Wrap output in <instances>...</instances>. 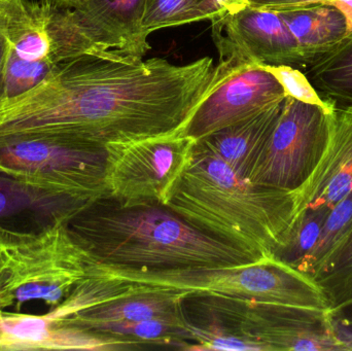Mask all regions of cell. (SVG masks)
<instances>
[{"mask_svg":"<svg viewBox=\"0 0 352 351\" xmlns=\"http://www.w3.org/2000/svg\"><path fill=\"white\" fill-rule=\"evenodd\" d=\"M237 64L86 54L58 62L30 90L1 99L0 127L10 137L96 148L184 133L200 103Z\"/></svg>","mask_w":352,"mask_h":351,"instance_id":"cell-1","label":"cell"},{"mask_svg":"<svg viewBox=\"0 0 352 351\" xmlns=\"http://www.w3.org/2000/svg\"><path fill=\"white\" fill-rule=\"evenodd\" d=\"M70 235L89 261L134 269L228 267L263 261L213 238L160 204L104 198L72 218Z\"/></svg>","mask_w":352,"mask_h":351,"instance_id":"cell-2","label":"cell"},{"mask_svg":"<svg viewBox=\"0 0 352 351\" xmlns=\"http://www.w3.org/2000/svg\"><path fill=\"white\" fill-rule=\"evenodd\" d=\"M165 206L201 232L261 260L276 258L297 220L295 192L252 183L196 146Z\"/></svg>","mask_w":352,"mask_h":351,"instance_id":"cell-3","label":"cell"},{"mask_svg":"<svg viewBox=\"0 0 352 351\" xmlns=\"http://www.w3.org/2000/svg\"><path fill=\"white\" fill-rule=\"evenodd\" d=\"M94 306L123 295L166 292L192 297H228L328 313L330 304L318 282L276 259L248 265L182 269H134L88 262L82 284Z\"/></svg>","mask_w":352,"mask_h":351,"instance_id":"cell-4","label":"cell"},{"mask_svg":"<svg viewBox=\"0 0 352 351\" xmlns=\"http://www.w3.org/2000/svg\"><path fill=\"white\" fill-rule=\"evenodd\" d=\"M201 308L258 351H349L328 313L228 297H192Z\"/></svg>","mask_w":352,"mask_h":351,"instance_id":"cell-5","label":"cell"},{"mask_svg":"<svg viewBox=\"0 0 352 351\" xmlns=\"http://www.w3.org/2000/svg\"><path fill=\"white\" fill-rule=\"evenodd\" d=\"M144 10L146 0H85L76 8H51L54 63L109 51L144 58L151 49Z\"/></svg>","mask_w":352,"mask_h":351,"instance_id":"cell-6","label":"cell"},{"mask_svg":"<svg viewBox=\"0 0 352 351\" xmlns=\"http://www.w3.org/2000/svg\"><path fill=\"white\" fill-rule=\"evenodd\" d=\"M196 141L176 133L107 146L109 198L123 205L165 206L192 160Z\"/></svg>","mask_w":352,"mask_h":351,"instance_id":"cell-7","label":"cell"},{"mask_svg":"<svg viewBox=\"0 0 352 351\" xmlns=\"http://www.w3.org/2000/svg\"><path fill=\"white\" fill-rule=\"evenodd\" d=\"M333 111L285 97L280 115L250 181L297 191L309 179L326 150Z\"/></svg>","mask_w":352,"mask_h":351,"instance_id":"cell-8","label":"cell"},{"mask_svg":"<svg viewBox=\"0 0 352 351\" xmlns=\"http://www.w3.org/2000/svg\"><path fill=\"white\" fill-rule=\"evenodd\" d=\"M219 60L287 65L303 71L297 41L278 12L246 6L211 22Z\"/></svg>","mask_w":352,"mask_h":351,"instance_id":"cell-9","label":"cell"},{"mask_svg":"<svg viewBox=\"0 0 352 351\" xmlns=\"http://www.w3.org/2000/svg\"><path fill=\"white\" fill-rule=\"evenodd\" d=\"M283 87L261 64L238 63L200 103L184 134L199 140L285 100Z\"/></svg>","mask_w":352,"mask_h":351,"instance_id":"cell-10","label":"cell"},{"mask_svg":"<svg viewBox=\"0 0 352 351\" xmlns=\"http://www.w3.org/2000/svg\"><path fill=\"white\" fill-rule=\"evenodd\" d=\"M352 191V104L334 106L326 150L309 179L295 192L297 216L331 210Z\"/></svg>","mask_w":352,"mask_h":351,"instance_id":"cell-11","label":"cell"},{"mask_svg":"<svg viewBox=\"0 0 352 351\" xmlns=\"http://www.w3.org/2000/svg\"><path fill=\"white\" fill-rule=\"evenodd\" d=\"M129 350L123 342L55 321L51 315H0V350Z\"/></svg>","mask_w":352,"mask_h":351,"instance_id":"cell-12","label":"cell"},{"mask_svg":"<svg viewBox=\"0 0 352 351\" xmlns=\"http://www.w3.org/2000/svg\"><path fill=\"white\" fill-rule=\"evenodd\" d=\"M283 101L197 140L195 146L223 161L239 177L250 181L280 115Z\"/></svg>","mask_w":352,"mask_h":351,"instance_id":"cell-13","label":"cell"},{"mask_svg":"<svg viewBox=\"0 0 352 351\" xmlns=\"http://www.w3.org/2000/svg\"><path fill=\"white\" fill-rule=\"evenodd\" d=\"M184 299L179 295L166 292L134 293L82 309L56 321L93 333L99 328L113 324L153 319H184Z\"/></svg>","mask_w":352,"mask_h":351,"instance_id":"cell-14","label":"cell"},{"mask_svg":"<svg viewBox=\"0 0 352 351\" xmlns=\"http://www.w3.org/2000/svg\"><path fill=\"white\" fill-rule=\"evenodd\" d=\"M278 12L297 41L305 67L352 32L346 14L332 4L314 3Z\"/></svg>","mask_w":352,"mask_h":351,"instance_id":"cell-15","label":"cell"},{"mask_svg":"<svg viewBox=\"0 0 352 351\" xmlns=\"http://www.w3.org/2000/svg\"><path fill=\"white\" fill-rule=\"evenodd\" d=\"M303 73L329 104H352V32L334 49L308 64Z\"/></svg>","mask_w":352,"mask_h":351,"instance_id":"cell-16","label":"cell"},{"mask_svg":"<svg viewBox=\"0 0 352 351\" xmlns=\"http://www.w3.org/2000/svg\"><path fill=\"white\" fill-rule=\"evenodd\" d=\"M312 278L328 299L329 315L352 305V224Z\"/></svg>","mask_w":352,"mask_h":351,"instance_id":"cell-17","label":"cell"},{"mask_svg":"<svg viewBox=\"0 0 352 351\" xmlns=\"http://www.w3.org/2000/svg\"><path fill=\"white\" fill-rule=\"evenodd\" d=\"M205 20H211L210 0H146L144 29L148 35Z\"/></svg>","mask_w":352,"mask_h":351,"instance_id":"cell-18","label":"cell"},{"mask_svg":"<svg viewBox=\"0 0 352 351\" xmlns=\"http://www.w3.org/2000/svg\"><path fill=\"white\" fill-rule=\"evenodd\" d=\"M330 210H307L297 216L289 242L275 259L302 271L306 260L316 249Z\"/></svg>","mask_w":352,"mask_h":351,"instance_id":"cell-19","label":"cell"},{"mask_svg":"<svg viewBox=\"0 0 352 351\" xmlns=\"http://www.w3.org/2000/svg\"><path fill=\"white\" fill-rule=\"evenodd\" d=\"M352 224V191L339 201L327 216L316 249L306 260L302 272L314 276L335 245L344 236Z\"/></svg>","mask_w":352,"mask_h":351,"instance_id":"cell-20","label":"cell"},{"mask_svg":"<svg viewBox=\"0 0 352 351\" xmlns=\"http://www.w3.org/2000/svg\"><path fill=\"white\" fill-rule=\"evenodd\" d=\"M267 71L270 72L278 80L287 96L297 99L308 104L320 105L326 109H334V106L322 100L318 94L307 76L301 70L287 65H262Z\"/></svg>","mask_w":352,"mask_h":351,"instance_id":"cell-21","label":"cell"},{"mask_svg":"<svg viewBox=\"0 0 352 351\" xmlns=\"http://www.w3.org/2000/svg\"><path fill=\"white\" fill-rule=\"evenodd\" d=\"M66 288H68L63 284L47 282V280L45 282H31L20 286L16 290V299L19 302L41 299L47 302L57 303L64 296Z\"/></svg>","mask_w":352,"mask_h":351,"instance_id":"cell-22","label":"cell"},{"mask_svg":"<svg viewBox=\"0 0 352 351\" xmlns=\"http://www.w3.org/2000/svg\"><path fill=\"white\" fill-rule=\"evenodd\" d=\"M331 0H246L248 6L260 10H280L304 8L314 3H330Z\"/></svg>","mask_w":352,"mask_h":351,"instance_id":"cell-23","label":"cell"},{"mask_svg":"<svg viewBox=\"0 0 352 351\" xmlns=\"http://www.w3.org/2000/svg\"><path fill=\"white\" fill-rule=\"evenodd\" d=\"M330 319L339 339L346 346L347 350L352 351V305L330 315Z\"/></svg>","mask_w":352,"mask_h":351,"instance_id":"cell-24","label":"cell"},{"mask_svg":"<svg viewBox=\"0 0 352 351\" xmlns=\"http://www.w3.org/2000/svg\"><path fill=\"white\" fill-rule=\"evenodd\" d=\"M210 22L223 18L230 14H235L248 5L246 0H210Z\"/></svg>","mask_w":352,"mask_h":351,"instance_id":"cell-25","label":"cell"},{"mask_svg":"<svg viewBox=\"0 0 352 351\" xmlns=\"http://www.w3.org/2000/svg\"><path fill=\"white\" fill-rule=\"evenodd\" d=\"M8 41L6 35L0 29V98L3 92L4 71H6V60L8 56Z\"/></svg>","mask_w":352,"mask_h":351,"instance_id":"cell-26","label":"cell"},{"mask_svg":"<svg viewBox=\"0 0 352 351\" xmlns=\"http://www.w3.org/2000/svg\"><path fill=\"white\" fill-rule=\"evenodd\" d=\"M52 8L56 10H66V8H76L80 5L85 0H41Z\"/></svg>","mask_w":352,"mask_h":351,"instance_id":"cell-27","label":"cell"},{"mask_svg":"<svg viewBox=\"0 0 352 351\" xmlns=\"http://www.w3.org/2000/svg\"><path fill=\"white\" fill-rule=\"evenodd\" d=\"M10 200L8 198V193L3 190V187H0V216L8 214L10 210Z\"/></svg>","mask_w":352,"mask_h":351,"instance_id":"cell-28","label":"cell"},{"mask_svg":"<svg viewBox=\"0 0 352 351\" xmlns=\"http://www.w3.org/2000/svg\"><path fill=\"white\" fill-rule=\"evenodd\" d=\"M14 1V0H0V8L6 5V4L10 3V2Z\"/></svg>","mask_w":352,"mask_h":351,"instance_id":"cell-29","label":"cell"}]
</instances>
